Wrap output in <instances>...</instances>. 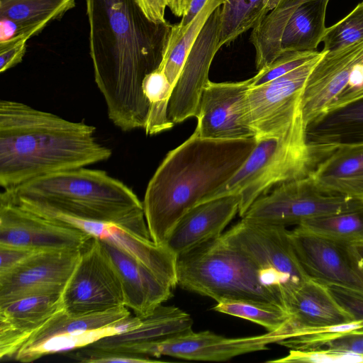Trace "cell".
Masks as SVG:
<instances>
[{
	"instance_id": "6da1fadb",
	"label": "cell",
	"mask_w": 363,
	"mask_h": 363,
	"mask_svg": "<svg viewBox=\"0 0 363 363\" xmlns=\"http://www.w3.org/2000/svg\"><path fill=\"white\" fill-rule=\"evenodd\" d=\"M95 82L108 117L121 130L145 128L150 104L142 85L159 67L172 25L155 23L137 0H86Z\"/></svg>"
},
{
	"instance_id": "7a4b0ae2",
	"label": "cell",
	"mask_w": 363,
	"mask_h": 363,
	"mask_svg": "<svg viewBox=\"0 0 363 363\" xmlns=\"http://www.w3.org/2000/svg\"><path fill=\"white\" fill-rule=\"evenodd\" d=\"M96 128L13 100L0 101V185L10 189L31 180L106 161Z\"/></svg>"
},
{
	"instance_id": "3957f363",
	"label": "cell",
	"mask_w": 363,
	"mask_h": 363,
	"mask_svg": "<svg viewBox=\"0 0 363 363\" xmlns=\"http://www.w3.org/2000/svg\"><path fill=\"white\" fill-rule=\"evenodd\" d=\"M256 143V137L215 140L193 133L169 151L150 179L143 201L151 240L166 246L179 220L235 173Z\"/></svg>"
},
{
	"instance_id": "277c9868",
	"label": "cell",
	"mask_w": 363,
	"mask_h": 363,
	"mask_svg": "<svg viewBox=\"0 0 363 363\" xmlns=\"http://www.w3.org/2000/svg\"><path fill=\"white\" fill-rule=\"evenodd\" d=\"M0 199L83 219L112 222L151 239L143 202L106 172L85 167L46 175L4 190Z\"/></svg>"
},
{
	"instance_id": "5b68a950",
	"label": "cell",
	"mask_w": 363,
	"mask_h": 363,
	"mask_svg": "<svg viewBox=\"0 0 363 363\" xmlns=\"http://www.w3.org/2000/svg\"><path fill=\"white\" fill-rule=\"evenodd\" d=\"M306 128L301 110L278 131L256 137L248 157L210 199L239 194L238 213L242 217L274 186L309 176L337 146L309 141Z\"/></svg>"
},
{
	"instance_id": "8992f818",
	"label": "cell",
	"mask_w": 363,
	"mask_h": 363,
	"mask_svg": "<svg viewBox=\"0 0 363 363\" xmlns=\"http://www.w3.org/2000/svg\"><path fill=\"white\" fill-rule=\"evenodd\" d=\"M177 285L216 302L253 300L283 306L262 270L221 236L177 257Z\"/></svg>"
},
{
	"instance_id": "52a82bcc",
	"label": "cell",
	"mask_w": 363,
	"mask_h": 363,
	"mask_svg": "<svg viewBox=\"0 0 363 363\" xmlns=\"http://www.w3.org/2000/svg\"><path fill=\"white\" fill-rule=\"evenodd\" d=\"M221 237L262 270L281 299L286 292L310 278L296 256L286 226L242 218Z\"/></svg>"
},
{
	"instance_id": "ba28073f",
	"label": "cell",
	"mask_w": 363,
	"mask_h": 363,
	"mask_svg": "<svg viewBox=\"0 0 363 363\" xmlns=\"http://www.w3.org/2000/svg\"><path fill=\"white\" fill-rule=\"evenodd\" d=\"M363 203L320 191L309 175L281 183L256 199L242 218L286 226L355 208Z\"/></svg>"
},
{
	"instance_id": "9c48e42d",
	"label": "cell",
	"mask_w": 363,
	"mask_h": 363,
	"mask_svg": "<svg viewBox=\"0 0 363 363\" xmlns=\"http://www.w3.org/2000/svg\"><path fill=\"white\" fill-rule=\"evenodd\" d=\"M62 301L63 310L70 315L99 313L125 306L121 279L100 240L92 238L82 250L62 293Z\"/></svg>"
},
{
	"instance_id": "30bf717a",
	"label": "cell",
	"mask_w": 363,
	"mask_h": 363,
	"mask_svg": "<svg viewBox=\"0 0 363 363\" xmlns=\"http://www.w3.org/2000/svg\"><path fill=\"white\" fill-rule=\"evenodd\" d=\"M291 336L289 328L242 337H226L208 330H191L138 346L128 353L154 357L169 356L194 361L225 362L239 355L269 350L268 345L278 344Z\"/></svg>"
},
{
	"instance_id": "8fae6325",
	"label": "cell",
	"mask_w": 363,
	"mask_h": 363,
	"mask_svg": "<svg viewBox=\"0 0 363 363\" xmlns=\"http://www.w3.org/2000/svg\"><path fill=\"white\" fill-rule=\"evenodd\" d=\"M290 238L310 278L363 296V260L352 244L321 238L298 227L290 231Z\"/></svg>"
},
{
	"instance_id": "7c38bea8",
	"label": "cell",
	"mask_w": 363,
	"mask_h": 363,
	"mask_svg": "<svg viewBox=\"0 0 363 363\" xmlns=\"http://www.w3.org/2000/svg\"><path fill=\"white\" fill-rule=\"evenodd\" d=\"M323 54L321 50L320 55L303 65L247 90L243 99L245 119L256 137L278 131L301 109L303 89Z\"/></svg>"
},
{
	"instance_id": "4fadbf2b",
	"label": "cell",
	"mask_w": 363,
	"mask_h": 363,
	"mask_svg": "<svg viewBox=\"0 0 363 363\" xmlns=\"http://www.w3.org/2000/svg\"><path fill=\"white\" fill-rule=\"evenodd\" d=\"M24 208L117 247L146 266L172 289L177 286V257L168 247L157 245L115 223L83 219L44 208Z\"/></svg>"
},
{
	"instance_id": "5bb4252c",
	"label": "cell",
	"mask_w": 363,
	"mask_h": 363,
	"mask_svg": "<svg viewBox=\"0 0 363 363\" xmlns=\"http://www.w3.org/2000/svg\"><path fill=\"white\" fill-rule=\"evenodd\" d=\"M91 238L77 228L0 199V245L37 251L82 250Z\"/></svg>"
},
{
	"instance_id": "9a60e30c",
	"label": "cell",
	"mask_w": 363,
	"mask_h": 363,
	"mask_svg": "<svg viewBox=\"0 0 363 363\" xmlns=\"http://www.w3.org/2000/svg\"><path fill=\"white\" fill-rule=\"evenodd\" d=\"M81 251H38L0 275V305L32 295L62 294Z\"/></svg>"
},
{
	"instance_id": "2e32d148",
	"label": "cell",
	"mask_w": 363,
	"mask_h": 363,
	"mask_svg": "<svg viewBox=\"0 0 363 363\" xmlns=\"http://www.w3.org/2000/svg\"><path fill=\"white\" fill-rule=\"evenodd\" d=\"M252 79L236 82L209 81L202 92L194 133L203 138L237 140L255 138L247 124L244 96Z\"/></svg>"
},
{
	"instance_id": "e0dca14e",
	"label": "cell",
	"mask_w": 363,
	"mask_h": 363,
	"mask_svg": "<svg viewBox=\"0 0 363 363\" xmlns=\"http://www.w3.org/2000/svg\"><path fill=\"white\" fill-rule=\"evenodd\" d=\"M220 6L203 28L185 61L168 106V117L174 123L197 117L201 96L210 81L208 72L219 47Z\"/></svg>"
},
{
	"instance_id": "ac0fdd59",
	"label": "cell",
	"mask_w": 363,
	"mask_h": 363,
	"mask_svg": "<svg viewBox=\"0 0 363 363\" xmlns=\"http://www.w3.org/2000/svg\"><path fill=\"white\" fill-rule=\"evenodd\" d=\"M362 57L363 41L335 51L324 52L302 91V112L306 126L328 111L346 87L354 67Z\"/></svg>"
},
{
	"instance_id": "d6986e66",
	"label": "cell",
	"mask_w": 363,
	"mask_h": 363,
	"mask_svg": "<svg viewBox=\"0 0 363 363\" xmlns=\"http://www.w3.org/2000/svg\"><path fill=\"white\" fill-rule=\"evenodd\" d=\"M63 309L62 294L25 296L0 305V359L13 360L19 348Z\"/></svg>"
},
{
	"instance_id": "ffe728a7",
	"label": "cell",
	"mask_w": 363,
	"mask_h": 363,
	"mask_svg": "<svg viewBox=\"0 0 363 363\" xmlns=\"http://www.w3.org/2000/svg\"><path fill=\"white\" fill-rule=\"evenodd\" d=\"M282 301L290 315L292 337L354 320L337 301L329 286L312 278L285 293Z\"/></svg>"
},
{
	"instance_id": "44dd1931",
	"label": "cell",
	"mask_w": 363,
	"mask_h": 363,
	"mask_svg": "<svg viewBox=\"0 0 363 363\" xmlns=\"http://www.w3.org/2000/svg\"><path fill=\"white\" fill-rule=\"evenodd\" d=\"M239 194L220 196L198 204L176 224L166 246L177 257L222 235L239 211Z\"/></svg>"
},
{
	"instance_id": "7402d4cb",
	"label": "cell",
	"mask_w": 363,
	"mask_h": 363,
	"mask_svg": "<svg viewBox=\"0 0 363 363\" xmlns=\"http://www.w3.org/2000/svg\"><path fill=\"white\" fill-rule=\"evenodd\" d=\"M101 242L121 279L125 306L135 315H147L172 297L173 289L149 268L117 247Z\"/></svg>"
},
{
	"instance_id": "603a6c76",
	"label": "cell",
	"mask_w": 363,
	"mask_h": 363,
	"mask_svg": "<svg viewBox=\"0 0 363 363\" xmlns=\"http://www.w3.org/2000/svg\"><path fill=\"white\" fill-rule=\"evenodd\" d=\"M140 318L141 323L137 328L103 337L88 346L127 353L138 346L193 330L191 315L174 306H167L162 304L152 313Z\"/></svg>"
},
{
	"instance_id": "cb8c5ba5",
	"label": "cell",
	"mask_w": 363,
	"mask_h": 363,
	"mask_svg": "<svg viewBox=\"0 0 363 363\" xmlns=\"http://www.w3.org/2000/svg\"><path fill=\"white\" fill-rule=\"evenodd\" d=\"M310 176L323 192L363 203V143L337 145Z\"/></svg>"
},
{
	"instance_id": "d4e9b609",
	"label": "cell",
	"mask_w": 363,
	"mask_h": 363,
	"mask_svg": "<svg viewBox=\"0 0 363 363\" xmlns=\"http://www.w3.org/2000/svg\"><path fill=\"white\" fill-rule=\"evenodd\" d=\"M309 141L340 145L363 143V99L327 112L306 128Z\"/></svg>"
},
{
	"instance_id": "484cf974",
	"label": "cell",
	"mask_w": 363,
	"mask_h": 363,
	"mask_svg": "<svg viewBox=\"0 0 363 363\" xmlns=\"http://www.w3.org/2000/svg\"><path fill=\"white\" fill-rule=\"evenodd\" d=\"M329 1L308 0L296 8L281 35V54L316 50L327 28L325 21Z\"/></svg>"
},
{
	"instance_id": "4316f807",
	"label": "cell",
	"mask_w": 363,
	"mask_h": 363,
	"mask_svg": "<svg viewBox=\"0 0 363 363\" xmlns=\"http://www.w3.org/2000/svg\"><path fill=\"white\" fill-rule=\"evenodd\" d=\"M225 0H207L203 7L187 25H172L163 58L158 68L166 75L173 89L188 55L211 15Z\"/></svg>"
},
{
	"instance_id": "83f0119b",
	"label": "cell",
	"mask_w": 363,
	"mask_h": 363,
	"mask_svg": "<svg viewBox=\"0 0 363 363\" xmlns=\"http://www.w3.org/2000/svg\"><path fill=\"white\" fill-rule=\"evenodd\" d=\"M140 323L139 316L130 315L105 328L53 337L34 346L19 349L13 360L28 363L45 355L75 350L91 345L103 337L131 330Z\"/></svg>"
},
{
	"instance_id": "f1b7e54d",
	"label": "cell",
	"mask_w": 363,
	"mask_h": 363,
	"mask_svg": "<svg viewBox=\"0 0 363 363\" xmlns=\"http://www.w3.org/2000/svg\"><path fill=\"white\" fill-rule=\"evenodd\" d=\"M76 0H0V18L16 22L30 38L75 6Z\"/></svg>"
},
{
	"instance_id": "f546056e",
	"label": "cell",
	"mask_w": 363,
	"mask_h": 363,
	"mask_svg": "<svg viewBox=\"0 0 363 363\" xmlns=\"http://www.w3.org/2000/svg\"><path fill=\"white\" fill-rule=\"evenodd\" d=\"M130 315L125 306L84 315H70L62 309L34 333L19 349L34 346L56 336L105 328Z\"/></svg>"
},
{
	"instance_id": "4dcf8cb0",
	"label": "cell",
	"mask_w": 363,
	"mask_h": 363,
	"mask_svg": "<svg viewBox=\"0 0 363 363\" xmlns=\"http://www.w3.org/2000/svg\"><path fill=\"white\" fill-rule=\"evenodd\" d=\"M274 6V0H225L220 9L219 47L253 28Z\"/></svg>"
},
{
	"instance_id": "1f68e13d",
	"label": "cell",
	"mask_w": 363,
	"mask_h": 363,
	"mask_svg": "<svg viewBox=\"0 0 363 363\" xmlns=\"http://www.w3.org/2000/svg\"><path fill=\"white\" fill-rule=\"evenodd\" d=\"M298 228L328 240L355 244L363 242V205L353 209L309 219Z\"/></svg>"
},
{
	"instance_id": "d6a6232c",
	"label": "cell",
	"mask_w": 363,
	"mask_h": 363,
	"mask_svg": "<svg viewBox=\"0 0 363 363\" xmlns=\"http://www.w3.org/2000/svg\"><path fill=\"white\" fill-rule=\"evenodd\" d=\"M213 310L250 320L264 327L267 332L291 329L290 315L287 309L284 306L277 303L253 300H227L217 302Z\"/></svg>"
},
{
	"instance_id": "836d02e7",
	"label": "cell",
	"mask_w": 363,
	"mask_h": 363,
	"mask_svg": "<svg viewBox=\"0 0 363 363\" xmlns=\"http://www.w3.org/2000/svg\"><path fill=\"white\" fill-rule=\"evenodd\" d=\"M149 104V113L145 133L152 135L174 126L168 117V106L173 88L163 71L157 68L148 74L142 85Z\"/></svg>"
},
{
	"instance_id": "e575fe53",
	"label": "cell",
	"mask_w": 363,
	"mask_h": 363,
	"mask_svg": "<svg viewBox=\"0 0 363 363\" xmlns=\"http://www.w3.org/2000/svg\"><path fill=\"white\" fill-rule=\"evenodd\" d=\"M361 41H363V1L342 19L326 28L322 39V50L335 51Z\"/></svg>"
},
{
	"instance_id": "d590c367",
	"label": "cell",
	"mask_w": 363,
	"mask_h": 363,
	"mask_svg": "<svg viewBox=\"0 0 363 363\" xmlns=\"http://www.w3.org/2000/svg\"><path fill=\"white\" fill-rule=\"evenodd\" d=\"M361 328H363V322L353 320L347 323L314 329L281 340L278 344L289 349L321 348L330 340Z\"/></svg>"
},
{
	"instance_id": "8d00e7d4",
	"label": "cell",
	"mask_w": 363,
	"mask_h": 363,
	"mask_svg": "<svg viewBox=\"0 0 363 363\" xmlns=\"http://www.w3.org/2000/svg\"><path fill=\"white\" fill-rule=\"evenodd\" d=\"M321 51H291L281 53L274 61L252 77L251 87L281 77L320 55Z\"/></svg>"
},
{
	"instance_id": "74e56055",
	"label": "cell",
	"mask_w": 363,
	"mask_h": 363,
	"mask_svg": "<svg viewBox=\"0 0 363 363\" xmlns=\"http://www.w3.org/2000/svg\"><path fill=\"white\" fill-rule=\"evenodd\" d=\"M268 363H360L363 355L326 348L311 350L289 349L283 357L268 360Z\"/></svg>"
},
{
	"instance_id": "f35d334b",
	"label": "cell",
	"mask_w": 363,
	"mask_h": 363,
	"mask_svg": "<svg viewBox=\"0 0 363 363\" xmlns=\"http://www.w3.org/2000/svg\"><path fill=\"white\" fill-rule=\"evenodd\" d=\"M71 358L82 363H155L161 362L150 357L96 349L86 346L75 350Z\"/></svg>"
},
{
	"instance_id": "ab89813d",
	"label": "cell",
	"mask_w": 363,
	"mask_h": 363,
	"mask_svg": "<svg viewBox=\"0 0 363 363\" xmlns=\"http://www.w3.org/2000/svg\"><path fill=\"white\" fill-rule=\"evenodd\" d=\"M363 99V57L355 65L349 82L328 111Z\"/></svg>"
},
{
	"instance_id": "60d3db41",
	"label": "cell",
	"mask_w": 363,
	"mask_h": 363,
	"mask_svg": "<svg viewBox=\"0 0 363 363\" xmlns=\"http://www.w3.org/2000/svg\"><path fill=\"white\" fill-rule=\"evenodd\" d=\"M28 38L16 37L9 41L0 43V72L3 73L20 63L26 51Z\"/></svg>"
},
{
	"instance_id": "b9f144b4",
	"label": "cell",
	"mask_w": 363,
	"mask_h": 363,
	"mask_svg": "<svg viewBox=\"0 0 363 363\" xmlns=\"http://www.w3.org/2000/svg\"><path fill=\"white\" fill-rule=\"evenodd\" d=\"M38 252L32 249L0 245V275L4 274Z\"/></svg>"
},
{
	"instance_id": "7bdbcfd3",
	"label": "cell",
	"mask_w": 363,
	"mask_h": 363,
	"mask_svg": "<svg viewBox=\"0 0 363 363\" xmlns=\"http://www.w3.org/2000/svg\"><path fill=\"white\" fill-rule=\"evenodd\" d=\"M321 348L363 355V328L337 337L325 343Z\"/></svg>"
},
{
	"instance_id": "ee69618b",
	"label": "cell",
	"mask_w": 363,
	"mask_h": 363,
	"mask_svg": "<svg viewBox=\"0 0 363 363\" xmlns=\"http://www.w3.org/2000/svg\"><path fill=\"white\" fill-rule=\"evenodd\" d=\"M329 288L337 301L353 319L363 322V296L339 287Z\"/></svg>"
},
{
	"instance_id": "f6af8a7d",
	"label": "cell",
	"mask_w": 363,
	"mask_h": 363,
	"mask_svg": "<svg viewBox=\"0 0 363 363\" xmlns=\"http://www.w3.org/2000/svg\"><path fill=\"white\" fill-rule=\"evenodd\" d=\"M147 17L155 23H165V9L167 0H137Z\"/></svg>"
},
{
	"instance_id": "bcb514c9",
	"label": "cell",
	"mask_w": 363,
	"mask_h": 363,
	"mask_svg": "<svg viewBox=\"0 0 363 363\" xmlns=\"http://www.w3.org/2000/svg\"><path fill=\"white\" fill-rule=\"evenodd\" d=\"M19 36L23 35H21L20 27L16 22L9 18H0V43Z\"/></svg>"
},
{
	"instance_id": "7dc6e473",
	"label": "cell",
	"mask_w": 363,
	"mask_h": 363,
	"mask_svg": "<svg viewBox=\"0 0 363 363\" xmlns=\"http://www.w3.org/2000/svg\"><path fill=\"white\" fill-rule=\"evenodd\" d=\"M207 0H191L186 13L179 23L180 26H184L189 23L200 10L203 7Z\"/></svg>"
},
{
	"instance_id": "c3c4849f",
	"label": "cell",
	"mask_w": 363,
	"mask_h": 363,
	"mask_svg": "<svg viewBox=\"0 0 363 363\" xmlns=\"http://www.w3.org/2000/svg\"><path fill=\"white\" fill-rule=\"evenodd\" d=\"M191 0H168V7L174 15L182 17L186 13Z\"/></svg>"
},
{
	"instance_id": "681fc988",
	"label": "cell",
	"mask_w": 363,
	"mask_h": 363,
	"mask_svg": "<svg viewBox=\"0 0 363 363\" xmlns=\"http://www.w3.org/2000/svg\"><path fill=\"white\" fill-rule=\"evenodd\" d=\"M354 249L363 260V242L352 244Z\"/></svg>"
},
{
	"instance_id": "f907efd6",
	"label": "cell",
	"mask_w": 363,
	"mask_h": 363,
	"mask_svg": "<svg viewBox=\"0 0 363 363\" xmlns=\"http://www.w3.org/2000/svg\"><path fill=\"white\" fill-rule=\"evenodd\" d=\"M292 2H294V4H296V5H301L303 3L308 1V0H291Z\"/></svg>"
},
{
	"instance_id": "816d5d0a",
	"label": "cell",
	"mask_w": 363,
	"mask_h": 363,
	"mask_svg": "<svg viewBox=\"0 0 363 363\" xmlns=\"http://www.w3.org/2000/svg\"><path fill=\"white\" fill-rule=\"evenodd\" d=\"M168 1V0H167Z\"/></svg>"
}]
</instances>
